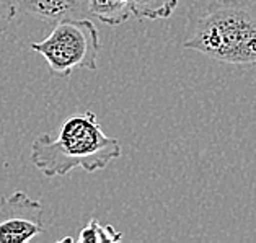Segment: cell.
Segmentation results:
<instances>
[{
    "mask_svg": "<svg viewBox=\"0 0 256 243\" xmlns=\"http://www.w3.org/2000/svg\"><path fill=\"white\" fill-rule=\"evenodd\" d=\"M120 157V142L103 132L93 111L70 116L56 139L42 134L31 144V162L48 178L66 176L76 168L88 173L104 170Z\"/></svg>",
    "mask_w": 256,
    "mask_h": 243,
    "instance_id": "6da1fadb",
    "label": "cell"
},
{
    "mask_svg": "<svg viewBox=\"0 0 256 243\" xmlns=\"http://www.w3.org/2000/svg\"><path fill=\"white\" fill-rule=\"evenodd\" d=\"M183 48L226 64H256V0H226L198 20Z\"/></svg>",
    "mask_w": 256,
    "mask_h": 243,
    "instance_id": "7a4b0ae2",
    "label": "cell"
},
{
    "mask_svg": "<svg viewBox=\"0 0 256 243\" xmlns=\"http://www.w3.org/2000/svg\"><path fill=\"white\" fill-rule=\"evenodd\" d=\"M30 49L46 59L56 77H68L76 68H98L100 36L88 18L60 20L46 40L31 42Z\"/></svg>",
    "mask_w": 256,
    "mask_h": 243,
    "instance_id": "3957f363",
    "label": "cell"
},
{
    "mask_svg": "<svg viewBox=\"0 0 256 243\" xmlns=\"http://www.w3.org/2000/svg\"><path fill=\"white\" fill-rule=\"evenodd\" d=\"M44 206L23 191L0 199V243H24L42 234Z\"/></svg>",
    "mask_w": 256,
    "mask_h": 243,
    "instance_id": "277c9868",
    "label": "cell"
},
{
    "mask_svg": "<svg viewBox=\"0 0 256 243\" xmlns=\"http://www.w3.org/2000/svg\"><path fill=\"white\" fill-rule=\"evenodd\" d=\"M16 8L46 22H60L84 18L88 12V0H16Z\"/></svg>",
    "mask_w": 256,
    "mask_h": 243,
    "instance_id": "5b68a950",
    "label": "cell"
},
{
    "mask_svg": "<svg viewBox=\"0 0 256 243\" xmlns=\"http://www.w3.org/2000/svg\"><path fill=\"white\" fill-rule=\"evenodd\" d=\"M88 12L110 26L124 23L130 15L129 0H88Z\"/></svg>",
    "mask_w": 256,
    "mask_h": 243,
    "instance_id": "8992f818",
    "label": "cell"
},
{
    "mask_svg": "<svg viewBox=\"0 0 256 243\" xmlns=\"http://www.w3.org/2000/svg\"><path fill=\"white\" fill-rule=\"evenodd\" d=\"M178 0H129L130 15L137 20H165L173 15Z\"/></svg>",
    "mask_w": 256,
    "mask_h": 243,
    "instance_id": "52a82bcc",
    "label": "cell"
},
{
    "mask_svg": "<svg viewBox=\"0 0 256 243\" xmlns=\"http://www.w3.org/2000/svg\"><path fill=\"white\" fill-rule=\"evenodd\" d=\"M80 243H102V242H120L122 240V234L111 226H102L96 219H92L86 226L80 230L77 238Z\"/></svg>",
    "mask_w": 256,
    "mask_h": 243,
    "instance_id": "ba28073f",
    "label": "cell"
},
{
    "mask_svg": "<svg viewBox=\"0 0 256 243\" xmlns=\"http://www.w3.org/2000/svg\"><path fill=\"white\" fill-rule=\"evenodd\" d=\"M16 15V4L14 0H0V34L5 33Z\"/></svg>",
    "mask_w": 256,
    "mask_h": 243,
    "instance_id": "9c48e42d",
    "label": "cell"
}]
</instances>
